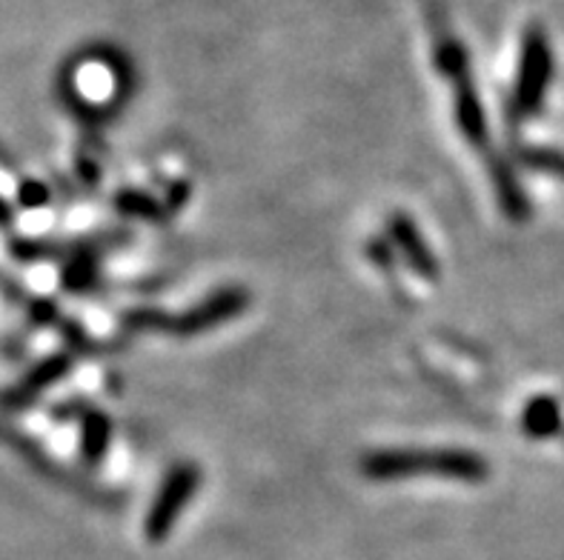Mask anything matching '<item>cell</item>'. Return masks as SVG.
I'll use <instances>...</instances> for the list:
<instances>
[{"label": "cell", "mask_w": 564, "mask_h": 560, "mask_svg": "<svg viewBox=\"0 0 564 560\" xmlns=\"http://www.w3.org/2000/svg\"><path fill=\"white\" fill-rule=\"evenodd\" d=\"M553 78V55L551 43L542 29H530L522 46V64H519V80L513 89V103L510 114L513 121H528L536 112H542L544 95Z\"/></svg>", "instance_id": "obj_3"}, {"label": "cell", "mask_w": 564, "mask_h": 560, "mask_svg": "<svg viewBox=\"0 0 564 560\" xmlns=\"http://www.w3.org/2000/svg\"><path fill=\"white\" fill-rule=\"evenodd\" d=\"M250 304V295L238 286H229V289H221L218 295H213L209 300H204L200 306L189 309V312L178 315V318H166L161 312H138L129 315V320L135 323L138 329H155V332H170V334H198L207 332V329H215L224 320H232L236 315H241Z\"/></svg>", "instance_id": "obj_2"}, {"label": "cell", "mask_w": 564, "mask_h": 560, "mask_svg": "<svg viewBox=\"0 0 564 560\" xmlns=\"http://www.w3.org/2000/svg\"><path fill=\"white\" fill-rule=\"evenodd\" d=\"M453 86H456L458 127H462V132H465L467 141L481 150V146L487 143L485 109H481V103H479V92H476V86H473L470 72H465V75L453 78Z\"/></svg>", "instance_id": "obj_5"}, {"label": "cell", "mask_w": 564, "mask_h": 560, "mask_svg": "<svg viewBox=\"0 0 564 560\" xmlns=\"http://www.w3.org/2000/svg\"><path fill=\"white\" fill-rule=\"evenodd\" d=\"M66 370H69V361H66V358H50L41 370H35L21 383V389L14 392V404H26V400H32L37 392L46 389L50 383H55Z\"/></svg>", "instance_id": "obj_9"}, {"label": "cell", "mask_w": 564, "mask_h": 560, "mask_svg": "<svg viewBox=\"0 0 564 560\" xmlns=\"http://www.w3.org/2000/svg\"><path fill=\"white\" fill-rule=\"evenodd\" d=\"M490 166H494L490 172H494L496 189H499V200L505 206V212H508L510 220H522L528 215V200H524L522 189H519L516 178L501 161H490Z\"/></svg>", "instance_id": "obj_8"}, {"label": "cell", "mask_w": 564, "mask_h": 560, "mask_svg": "<svg viewBox=\"0 0 564 560\" xmlns=\"http://www.w3.org/2000/svg\"><path fill=\"white\" fill-rule=\"evenodd\" d=\"M118 206H121V209H127V212H132V215H141V218H155V212H158V206L152 204L150 198L135 195V191L121 195V198H118Z\"/></svg>", "instance_id": "obj_12"}, {"label": "cell", "mask_w": 564, "mask_h": 560, "mask_svg": "<svg viewBox=\"0 0 564 560\" xmlns=\"http://www.w3.org/2000/svg\"><path fill=\"white\" fill-rule=\"evenodd\" d=\"M109 443V420L104 415H89L84 424V454L86 461H100Z\"/></svg>", "instance_id": "obj_10"}, {"label": "cell", "mask_w": 564, "mask_h": 560, "mask_svg": "<svg viewBox=\"0 0 564 560\" xmlns=\"http://www.w3.org/2000/svg\"><path fill=\"white\" fill-rule=\"evenodd\" d=\"M562 426V409L553 397H536L533 404L524 409V432L530 438H551Z\"/></svg>", "instance_id": "obj_7"}, {"label": "cell", "mask_w": 564, "mask_h": 560, "mask_svg": "<svg viewBox=\"0 0 564 560\" xmlns=\"http://www.w3.org/2000/svg\"><path fill=\"white\" fill-rule=\"evenodd\" d=\"M522 161L528 166L539 172H551V175H558L564 178V155L562 152H551V150H524Z\"/></svg>", "instance_id": "obj_11"}, {"label": "cell", "mask_w": 564, "mask_h": 560, "mask_svg": "<svg viewBox=\"0 0 564 560\" xmlns=\"http://www.w3.org/2000/svg\"><path fill=\"white\" fill-rule=\"evenodd\" d=\"M393 234L415 270L422 272V275H430V277L436 275V263H433V255H430V249L424 246V241L419 238V232H415V227L410 223L408 218H393Z\"/></svg>", "instance_id": "obj_6"}, {"label": "cell", "mask_w": 564, "mask_h": 560, "mask_svg": "<svg viewBox=\"0 0 564 560\" xmlns=\"http://www.w3.org/2000/svg\"><path fill=\"white\" fill-rule=\"evenodd\" d=\"M361 472L372 481L399 477H451V481H485L490 466L481 454L465 449H384L361 461Z\"/></svg>", "instance_id": "obj_1"}, {"label": "cell", "mask_w": 564, "mask_h": 560, "mask_svg": "<svg viewBox=\"0 0 564 560\" xmlns=\"http://www.w3.org/2000/svg\"><path fill=\"white\" fill-rule=\"evenodd\" d=\"M200 486V469L195 463H181L166 475V481L161 483L155 501L150 506V515H147V524H143V532L147 540L152 543H161L166 535L172 532V526L178 524L184 506L193 501V495Z\"/></svg>", "instance_id": "obj_4"}]
</instances>
